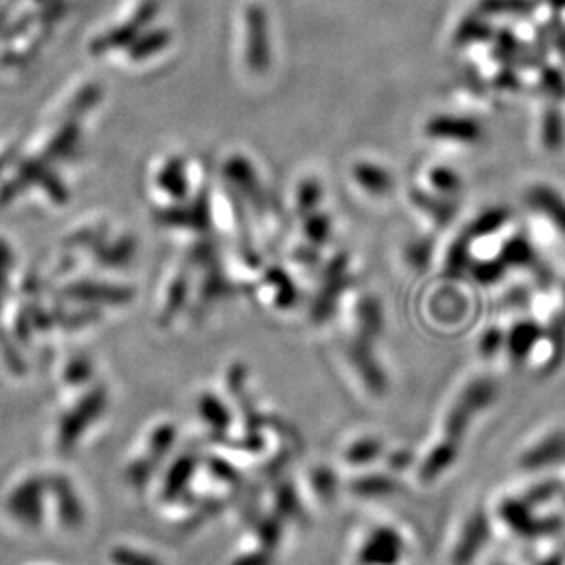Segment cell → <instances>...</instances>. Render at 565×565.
<instances>
[{"mask_svg":"<svg viewBox=\"0 0 565 565\" xmlns=\"http://www.w3.org/2000/svg\"><path fill=\"white\" fill-rule=\"evenodd\" d=\"M353 179L370 195H387L393 188L392 174L387 173L386 169L381 168V166H376V163H354Z\"/></svg>","mask_w":565,"mask_h":565,"instance_id":"6da1fadb","label":"cell"},{"mask_svg":"<svg viewBox=\"0 0 565 565\" xmlns=\"http://www.w3.org/2000/svg\"><path fill=\"white\" fill-rule=\"evenodd\" d=\"M262 15H257L256 11L250 15V39H248V65L252 71H263L267 66V46L265 43V32L262 26Z\"/></svg>","mask_w":565,"mask_h":565,"instance_id":"3957f363","label":"cell"},{"mask_svg":"<svg viewBox=\"0 0 565 565\" xmlns=\"http://www.w3.org/2000/svg\"><path fill=\"white\" fill-rule=\"evenodd\" d=\"M158 185L166 191V195L182 201L188 195V174L182 158H169L158 173Z\"/></svg>","mask_w":565,"mask_h":565,"instance_id":"7a4b0ae2","label":"cell"},{"mask_svg":"<svg viewBox=\"0 0 565 565\" xmlns=\"http://www.w3.org/2000/svg\"><path fill=\"white\" fill-rule=\"evenodd\" d=\"M321 201V188L316 180H310V182H305L299 188L298 193V207L301 213H310L315 212L316 206L320 204Z\"/></svg>","mask_w":565,"mask_h":565,"instance_id":"8992f818","label":"cell"},{"mask_svg":"<svg viewBox=\"0 0 565 565\" xmlns=\"http://www.w3.org/2000/svg\"><path fill=\"white\" fill-rule=\"evenodd\" d=\"M185 288H188V282H185L184 276H179V278L174 279L173 285L169 287L168 299H166V305H163V318L166 320H171L179 312L182 303H184Z\"/></svg>","mask_w":565,"mask_h":565,"instance_id":"5b68a950","label":"cell"},{"mask_svg":"<svg viewBox=\"0 0 565 565\" xmlns=\"http://www.w3.org/2000/svg\"><path fill=\"white\" fill-rule=\"evenodd\" d=\"M305 235L310 243L323 245L331 237V221L321 213H312L305 223Z\"/></svg>","mask_w":565,"mask_h":565,"instance_id":"277c9868","label":"cell"}]
</instances>
